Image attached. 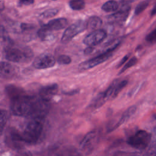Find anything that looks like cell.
<instances>
[{"label":"cell","instance_id":"32","mask_svg":"<svg viewBox=\"0 0 156 156\" xmlns=\"http://www.w3.org/2000/svg\"><path fill=\"white\" fill-rule=\"evenodd\" d=\"M135 1L136 0H119V3L121 5H126L135 2Z\"/></svg>","mask_w":156,"mask_h":156},{"label":"cell","instance_id":"29","mask_svg":"<svg viewBox=\"0 0 156 156\" xmlns=\"http://www.w3.org/2000/svg\"><path fill=\"white\" fill-rule=\"evenodd\" d=\"M146 40L149 43H156V29L147 35Z\"/></svg>","mask_w":156,"mask_h":156},{"label":"cell","instance_id":"36","mask_svg":"<svg viewBox=\"0 0 156 156\" xmlns=\"http://www.w3.org/2000/svg\"><path fill=\"white\" fill-rule=\"evenodd\" d=\"M77 92H78L77 90H74L72 91H69V92L65 93V94H69V95H73V94H74L77 93Z\"/></svg>","mask_w":156,"mask_h":156},{"label":"cell","instance_id":"39","mask_svg":"<svg viewBox=\"0 0 156 156\" xmlns=\"http://www.w3.org/2000/svg\"><path fill=\"white\" fill-rule=\"evenodd\" d=\"M54 1H56V0H54Z\"/></svg>","mask_w":156,"mask_h":156},{"label":"cell","instance_id":"14","mask_svg":"<svg viewBox=\"0 0 156 156\" xmlns=\"http://www.w3.org/2000/svg\"><path fill=\"white\" fill-rule=\"evenodd\" d=\"M5 91L10 100L26 94L25 91L22 88L15 85H8L5 87Z\"/></svg>","mask_w":156,"mask_h":156},{"label":"cell","instance_id":"37","mask_svg":"<svg viewBox=\"0 0 156 156\" xmlns=\"http://www.w3.org/2000/svg\"><path fill=\"white\" fill-rule=\"evenodd\" d=\"M151 15L153 16V15H155L156 14V3L154 5V7H153V9H152V11H151Z\"/></svg>","mask_w":156,"mask_h":156},{"label":"cell","instance_id":"31","mask_svg":"<svg viewBox=\"0 0 156 156\" xmlns=\"http://www.w3.org/2000/svg\"><path fill=\"white\" fill-rule=\"evenodd\" d=\"M21 28L23 30H28L32 29L34 28V26L32 24H21Z\"/></svg>","mask_w":156,"mask_h":156},{"label":"cell","instance_id":"5","mask_svg":"<svg viewBox=\"0 0 156 156\" xmlns=\"http://www.w3.org/2000/svg\"><path fill=\"white\" fill-rule=\"evenodd\" d=\"M119 44H120V42H118L115 45L112 46L111 48L107 49V51H105L104 52L102 53L101 54H100L95 57H93V58H91L88 60H87L85 62L81 63L79 65V68L81 69L86 70V69H88L91 68H93V67L101 64V63L105 62L109 57H110L112 56L113 51L118 46V45Z\"/></svg>","mask_w":156,"mask_h":156},{"label":"cell","instance_id":"4","mask_svg":"<svg viewBox=\"0 0 156 156\" xmlns=\"http://www.w3.org/2000/svg\"><path fill=\"white\" fill-rule=\"evenodd\" d=\"M151 134L147 132L140 130L129 136L127 139V143L133 148L144 149L151 143Z\"/></svg>","mask_w":156,"mask_h":156},{"label":"cell","instance_id":"23","mask_svg":"<svg viewBox=\"0 0 156 156\" xmlns=\"http://www.w3.org/2000/svg\"><path fill=\"white\" fill-rule=\"evenodd\" d=\"M148 5H149V2L147 1H144L140 2L135 9V14L137 15L141 13V12H143L147 7Z\"/></svg>","mask_w":156,"mask_h":156},{"label":"cell","instance_id":"22","mask_svg":"<svg viewBox=\"0 0 156 156\" xmlns=\"http://www.w3.org/2000/svg\"><path fill=\"white\" fill-rule=\"evenodd\" d=\"M9 118V114L8 112L4 110H1V115H0V129H1V133H2V131L4 130V128L7 123V119Z\"/></svg>","mask_w":156,"mask_h":156},{"label":"cell","instance_id":"16","mask_svg":"<svg viewBox=\"0 0 156 156\" xmlns=\"http://www.w3.org/2000/svg\"><path fill=\"white\" fill-rule=\"evenodd\" d=\"M101 19L96 16L90 17L87 21V29L89 30H98L102 25Z\"/></svg>","mask_w":156,"mask_h":156},{"label":"cell","instance_id":"15","mask_svg":"<svg viewBox=\"0 0 156 156\" xmlns=\"http://www.w3.org/2000/svg\"><path fill=\"white\" fill-rule=\"evenodd\" d=\"M46 25L52 31L58 30L65 28L68 25V21L66 18H59L51 20Z\"/></svg>","mask_w":156,"mask_h":156},{"label":"cell","instance_id":"34","mask_svg":"<svg viewBox=\"0 0 156 156\" xmlns=\"http://www.w3.org/2000/svg\"><path fill=\"white\" fill-rule=\"evenodd\" d=\"M128 58H129V55H126V56L121 60V61L119 62V65H118V67L121 66L126 61H127V60L128 59Z\"/></svg>","mask_w":156,"mask_h":156},{"label":"cell","instance_id":"21","mask_svg":"<svg viewBox=\"0 0 156 156\" xmlns=\"http://www.w3.org/2000/svg\"><path fill=\"white\" fill-rule=\"evenodd\" d=\"M127 83V80H124L118 83H115L112 98H116L118 96V94L119 93V92L126 87Z\"/></svg>","mask_w":156,"mask_h":156},{"label":"cell","instance_id":"35","mask_svg":"<svg viewBox=\"0 0 156 156\" xmlns=\"http://www.w3.org/2000/svg\"><path fill=\"white\" fill-rule=\"evenodd\" d=\"M16 156H32L30 153L28 152H23L18 154Z\"/></svg>","mask_w":156,"mask_h":156},{"label":"cell","instance_id":"20","mask_svg":"<svg viewBox=\"0 0 156 156\" xmlns=\"http://www.w3.org/2000/svg\"><path fill=\"white\" fill-rule=\"evenodd\" d=\"M70 7L74 10H80L85 7L84 0H71L69 2Z\"/></svg>","mask_w":156,"mask_h":156},{"label":"cell","instance_id":"9","mask_svg":"<svg viewBox=\"0 0 156 156\" xmlns=\"http://www.w3.org/2000/svg\"><path fill=\"white\" fill-rule=\"evenodd\" d=\"M107 37V32L102 29L93 31L83 40V43L88 46H94L101 43Z\"/></svg>","mask_w":156,"mask_h":156},{"label":"cell","instance_id":"38","mask_svg":"<svg viewBox=\"0 0 156 156\" xmlns=\"http://www.w3.org/2000/svg\"><path fill=\"white\" fill-rule=\"evenodd\" d=\"M128 156H133V155H128Z\"/></svg>","mask_w":156,"mask_h":156},{"label":"cell","instance_id":"6","mask_svg":"<svg viewBox=\"0 0 156 156\" xmlns=\"http://www.w3.org/2000/svg\"><path fill=\"white\" fill-rule=\"evenodd\" d=\"M87 29V23L79 20L74 23V24L69 26L64 32L61 41L62 43H66L69 42L73 37H74L77 34L83 32Z\"/></svg>","mask_w":156,"mask_h":156},{"label":"cell","instance_id":"18","mask_svg":"<svg viewBox=\"0 0 156 156\" xmlns=\"http://www.w3.org/2000/svg\"><path fill=\"white\" fill-rule=\"evenodd\" d=\"M119 5L115 0H110L104 3L102 6V9L107 12L116 11L118 9Z\"/></svg>","mask_w":156,"mask_h":156},{"label":"cell","instance_id":"25","mask_svg":"<svg viewBox=\"0 0 156 156\" xmlns=\"http://www.w3.org/2000/svg\"><path fill=\"white\" fill-rule=\"evenodd\" d=\"M58 12V10L57 9H51L46 10L44 12H43L41 15V16L43 18H51L54 16Z\"/></svg>","mask_w":156,"mask_h":156},{"label":"cell","instance_id":"30","mask_svg":"<svg viewBox=\"0 0 156 156\" xmlns=\"http://www.w3.org/2000/svg\"><path fill=\"white\" fill-rule=\"evenodd\" d=\"M34 2V0H20L19 1V5H28L32 4Z\"/></svg>","mask_w":156,"mask_h":156},{"label":"cell","instance_id":"13","mask_svg":"<svg viewBox=\"0 0 156 156\" xmlns=\"http://www.w3.org/2000/svg\"><path fill=\"white\" fill-rule=\"evenodd\" d=\"M17 74L16 68L5 62L1 63V76L5 79L14 78Z\"/></svg>","mask_w":156,"mask_h":156},{"label":"cell","instance_id":"1","mask_svg":"<svg viewBox=\"0 0 156 156\" xmlns=\"http://www.w3.org/2000/svg\"><path fill=\"white\" fill-rule=\"evenodd\" d=\"M35 98L26 93L10 100V108L12 113L18 116H32Z\"/></svg>","mask_w":156,"mask_h":156},{"label":"cell","instance_id":"17","mask_svg":"<svg viewBox=\"0 0 156 156\" xmlns=\"http://www.w3.org/2000/svg\"><path fill=\"white\" fill-rule=\"evenodd\" d=\"M96 137V133L94 132H90L88 133L83 138L80 142V147L82 149H86L91 144V142Z\"/></svg>","mask_w":156,"mask_h":156},{"label":"cell","instance_id":"7","mask_svg":"<svg viewBox=\"0 0 156 156\" xmlns=\"http://www.w3.org/2000/svg\"><path fill=\"white\" fill-rule=\"evenodd\" d=\"M5 142L12 149H20L24 141L21 134L16 130L10 129L7 130L5 136Z\"/></svg>","mask_w":156,"mask_h":156},{"label":"cell","instance_id":"28","mask_svg":"<svg viewBox=\"0 0 156 156\" xmlns=\"http://www.w3.org/2000/svg\"><path fill=\"white\" fill-rule=\"evenodd\" d=\"M151 150L153 152L156 153V127L154 129L153 132L151 134Z\"/></svg>","mask_w":156,"mask_h":156},{"label":"cell","instance_id":"27","mask_svg":"<svg viewBox=\"0 0 156 156\" xmlns=\"http://www.w3.org/2000/svg\"><path fill=\"white\" fill-rule=\"evenodd\" d=\"M57 62L60 65H68L71 62V58L66 55H61L57 58Z\"/></svg>","mask_w":156,"mask_h":156},{"label":"cell","instance_id":"24","mask_svg":"<svg viewBox=\"0 0 156 156\" xmlns=\"http://www.w3.org/2000/svg\"><path fill=\"white\" fill-rule=\"evenodd\" d=\"M57 156H82L76 150L73 149H67L61 152Z\"/></svg>","mask_w":156,"mask_h":156},{"label":"cell","instance_id":"26","mask_svg":"<svg viewBox=\"0 0 156 156\" xmlns=\"http://www.w3.org/2000/svg\"><path fill=\"white\" fill-rule=\"evenodd\" d=\"M136 62H137V59H136V57H132V58H130V59L127 62V63L122 68V69H121V71H120L119 73V74L122 73L123 72H124L126 70H127V69H129V68H130V67H132V66L135 65L136 64Z\"/></svg>","mask_w":156,"mask_h":156},{"label":"cell","instance_id":"3","mask_svg":"<svg viewBox=\"0 0 156 156\" xmlns=\"http://www.w3.org/2000/svg\"><path fill=\"white\" fill-rule=\"evenodd\" d=\"M33 52L28 48L14 46H7L5 49V57L10 62L16 63L28 62L33 58Z\"/></svg>","mask_w":156,"mask_h":156},{"label":"cell","instance_id":"12","mask_svg":"<svg viewBox=\"0 0 156 156\" xmlns=\"http://www.w3.org/2000/svg\"><path fill=\"white\" fill-rule=\"evenodd\" d=\"M115 85V82L111 84L104 92L99 94L97 96L96 98L94 99L93 103V106L95 108H99L102 106L110 97H112L114 90Z\"/></svg>","mask_w":156,"mask_h":156},{"label":"cell","instance_id":"2","mask_svg":"<svg viewBox=\"0 0 156 156\" xmlns=\"http://www.w3.org/2000/svg\"><path fill=\"white\" fill-rule=\"evenodd\" d=\"M43 129V118L32 117L21 133L25 143L34 144L40 138Z\"/></svg>","mask_w":156,"mask_h":156},{"label":"cell","instance_id":"10","mask_svg":"<svg viewBox=\"0 0 156 156\" xmlns=\"http://www.w3.org/2000/svg\"><path fill=\"white\" fill-rule=\"evenodd\" d=\"M130 10V7L129 5H121V8L119 11L108 16L107 18V22L110 24L121 23L124 22L128 17Z\"/></svg>","mask_w":156,"mask_h":156},{"label":"cell","instance_id":"11","mask_svg":"<svg viewBox=\"0 0 156 156\" xmlns=\"http://www.w3.org/2000/svg\"><path fill=\"white\" fill-rule=\"evenodd\" d=\"M58 90V85L55 83L44 86L40 90L39 97L42 100L49 102L57 93Z\"/></svg>","mask_w":156,"mask_h":156},{"label":"cell","instance_id":"8","mask_svg":"<svg viewBox=\"0 0 156 156\" xmlns=\"http://www.w3.org/2000/svg\"><path fill=\"white\" fill-rule=\"evenodd\" d=\"M55 63L54 57L50 54H42L37 57L34 62L35 68L41 69L52 67Z\"/></svg>","mask_w":156,"mask_h":156},{"label":"cell","instance_id":"19","mask_svg":"<svg viewBox=\"0 0 156 156\" xmlns=\"http://www.w3.org/2000/svg\"><path fill=\"white\" fill-rule=\"evenodd\" d=\"M52 30L47 26L46 24L43 25L38 31V36L42 40H46L51 35Z\"/></svg>","mask_w":156,"mask_h":156},{"label":"cell","instance_id":"33","mask_svg":"<svg viewBox=\"0 0 156 156\" xmlns=\"http://www.w3.org/2000/svg\"><path fill=\"white\" fill-rule=\"evenodd\" d=\"M93 46H88L87 47L85 51H84V53L85 55H88V54H90L93 51Z\"/></svg>","mask_w":156,"mask_h":156}]
</instances>
